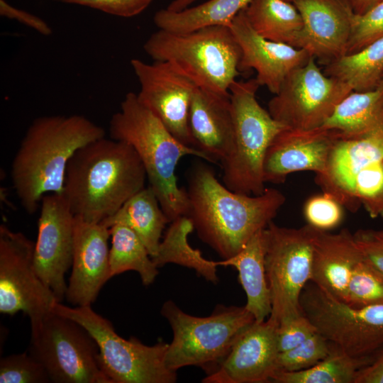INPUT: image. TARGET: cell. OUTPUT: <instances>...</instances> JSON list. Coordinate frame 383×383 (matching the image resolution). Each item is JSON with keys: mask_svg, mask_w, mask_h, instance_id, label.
Here are the masks:
<instances>
[{"mask_svg": "<svg viewBox=\"0 0 383 383\" xmlns=\"http://www.w3.org/2000/svg\"><path fill=\"white\" fill-rule=\"evenodd\" d=\"M353 11L356 15H363L383 0H349Z\"/></svg>", "mask_w": 383, "mask_h": 383, "instance_id": "cell-44", "label": "cell"}, {"mask_svg": "<svg viewBox=\"0 0 383 383\" xmlns=\"http://www.w3.org/2000/svg\"><path fill=\"white\" fill-rule=\"evenodd\" d=\"M383 161V133L355 138H338L324 171L315 181L323 192L331 195L344 208L355 212L360 206L353 193L358 172L368 165Z\"/></svg>", "mask_w": 383, "mask_h": 383, "instance_id": "cell-21", "label": "cell"}, {"mask_svg": "<svg viewBox=\"0 0 383 383\" xmlns=\"http://www.w3.org/2000/svg\"><path fill=\"white\" fill-rule=\"evenodd\" d=\"M109 231L111 278L133 270L138 273L144 285L152 284L158 274V268L135 232L121 223L113 225Z\"/></svg>", "mask_w": 383, "mask_h": 383, "instance_id": "cell-31", "label": "cell"}, {"mask_svg": "<svg viewBox=\"0 0 383 383\" xmlns=\"http://www.w3.org/2000/svg\"><path fill=\"white\" fill-rule=\"evenodd\" d=\"M277 325L255 321L238 338L218 367L204 383H264L277 371Z\"/></svg>", "mask_w": 383, "mask_h": 383, "instance_id": "cell-16", "label": "cell"}, {"mask_svg": "<svg viewBox=\"0 0 383 383\" xmlns=\"http://www.w3.org/2000/svg\"><path fill=\"white\" fill-rule=\"evenodd\" d=\"M147 179L139 156L129 144L103 137L72 156L63 194L74 216L101 223L145 188Z\"/></svg>", "mask_w": 383, "mask_h": 383, "instance_id": "cell-2", "label": "cell"}, {"mask_svg": "<svg viewBox=\"0 0 383 383\" xmlns=\"http://www.w3.org/2000/svg\"><path fill=\"white\" fill-rule=\"evenodd\" d=\"M109 131L111 138L123 141L135 150L145 167L149 186L170 222L187 216L188 195L187 189L177 184L176 167L187 155L210 162L206 155L178 140L133 92L126 94L120 110L112 116Z\"/></svg>", "mask_w": 383, "mask_h": 383, "instance_id": "cell-4", "label": "cell"}, {"mask_svg": "<svg viewBox=\"0 0 383 383\" xmlns=\"http://www.w3.org/2000/svg\"><path fill=\"white\" fill-rule=\"evenodd\" d=\"M303 21L299 48L328 63L347 52L354 13L349 0H295Z\"/></svg>", "mask_w": 383, "mask_h": 383, "instance_id": "cell-20", "label": "cell"}, {"mask_svg": "<svg viewBox=\"0 0 383 383\" xmlns=\"http://www.w3.org/2000/svg\"><path fill=\"white\" fill-rule=\"evenodd\" d=\"M252 28L265 39L299 48L301 16L284 0H251L244 9Z\"/></svg>", "mask_w": 383, "mask_h": 383, "instance_id": "cell-27", "label": "cell"}, {"mask_svg": "<svg viewBox=\"0 0 383 383\" xmlns=\"http://www.w3.org/2000/svg\"><path fill=\"white\" fill-rule=\"evenodd\" d=\"M352 89L321 70L316 58L292 70L270 100L271 116L287 128H321Z\"/></svg>", "mask_w": 383, "mask_h": 383, "instance_id": "cell-12", "label": "cell"}, {"mask_svg": "<svg viewBox=\"0 0 383 383\" xmlns=\"http://www.w3.org/2000/svg\"><path fill=\"white\" fill-rule=\"evenodd\" d=\"M250 1L209 0L179 11L164 9L155 14L154 23L160 30L177 33H189L209 26H230L233 18Z\"/></svg>", "mask_w": 383, "mask_h": 383, "instance_id": "cell-28", "label": "cell"}, {"mask_svg": "<svg viewBox=\"0 0 383 383\" xmlns=\"http://www.w3.org/2000/svg\"><path fill=\"white\" fill-rule=\"evenodd\" d=\"M353 235L365 258L383 273V228L360 229Z\"/></svg>", "mask_w": 383, "mask_h": 383, "instance_id": "cell-41", "label": "cell"}, {"mask_svg": "<svg viewBox=\"0 0 383 383\" xmlns=\"http://www.w3.org/2000/svg\"><path fill=\"white\" fill-rule=\"evenodd\" d=\"M260 85L255 78L235 81L229 89L234 139L221 162L223 184L233 192L259 195L266 187L263 162L267 150L284 126L274 120L256 98Z\"/></svg>", "mask_w": 383, "mask_h": 383, "instance_id": "cell-7", "label": "cell"}, {"mask_svg": "<svg viewBox=\"0 0 383 383\" xmlns=\"http://www.w3.org/2000/svg\"><path fill=\"white\" fill-rule=\"evenodd\" d=\"M323 72L347 84L353 91L376 89L383 79V36L355 53L327 63Z\"/></svg>", "mask_w": 383, "mask_h": 383, "instance_id": "cell-29", "label": "cell"}, {"mask_svg": "<svg viewBox=\"0 0 383 383\" xmlns=\"http://www.w3.org/2000/svg\"><path fill=\"white\" fill-rule=\"evenodd\" d=\"M109 228L74 216L72 272L65 297L75 306H91L111 279Z\"/></svg>", "mask_w": 383, "mask_h": 383, "instance_id": "cell-17", "label": "cell"}, {"mask_svg": "<svg viewBox=\"0 0 383 383\" xmlns=\"http://www.w3.org/2000/svg\"><path fill=\"white\" fill-rule=\"evenodd\" d=\"M0 14L29 26L43 35H49L52 33L51 28L42 18L24 10L16 8L5 0H0Z\"/></svg>", "mask_w": 383, "mask_h": 383, "instance_id": "cell-42", "label": "cell"}, {"mask_svg": "<svg viewBox=\"0 0 383 383\" xmlns=\"http://www.w3.org/2000/svg\"><path fill=\"white\" fill-rule=\"evenodd\" d=\"M192 146L211 163H221L230 153L234 139L232 106L228 95L196 87L189 113Z\"/></svg>", "mask_w": 383, "mask_h": 383, "instance_id": "cell-22", "label": "cell"}, {"mask_svg": "<svg viewBox=\"0 0 383 383\" xmlns=\"http://www.w3.org/2000/svg\"><path fill=\"white\" fill-rule=\"evenodd\" d=\"M74 222V215L63 194L51 193L43 197L34 262L40 279L59 302L65 297V274L72 266Z\"/></svg>", "mask_w": 383, "mask_h": 383, "instance_id": "cell-15", "label": "cell"}, {"mask_svg": "<svg viewBox=\"0 0 383 383\" xmlns=\"http://www.w3.org/2000/svg\"><path fill=\"white\" fill-rule=\"evenodd\" d=\"M104 128L82 115L45 116L27 129L11 163L13 188L33 214L43 197L63 194L68 162L84 145L105 137Z\"/></svg>", "mask_w": 383, "mask_h": 383, "instance_id": "cell-3", "label": "cell"}, {"mask_svg": "<svg viewBox=\"0 0 383 383\" xmlns=\"http://www.w3.org/2000/svg\"><path fill=\"white\" fill-rule=\"evenodd\" d=\"M197 0H174L166 8L172 11H179L189 7Z\"/></svg>", "mask_w": 383, "mask_h": 383, "instance_id": "cell-45", "label": "cell"}, {"mask_svg": "<svg viewBox=\"0 0 383 383\" xmlns=\"http://www.w3.org/2000/svg\"><path fill=\"white\" fill-rule=\"evenodd\" d=\"M160 313L173 333L165 358L167 367L177 372L185 366H198L206 375L218 367L239 335L255 321L245 306L218 305L210 316L199 317L167 300Z\"/></svg>", "mask_w": 383, "mask_h": 383, "instance_id": "cell-6", "label": "cell"}, {"mask_svg": "<svg viewBox=\"0 0 383 383\" xmlns=\"http://www.w3.org/2000/svg\"><path fill=\"white\" fill-rule=\"evenodd\" d=\"M332 345V344H331ZM370 360L350 357L332 345L329 354L315 365L301 371H276L277 383H355L360 368Z\"/></svg>", "mask_w": 383, "mask_h": 383, "instance_id": "cell-32", "label": "cell"}, {"mask_svg": "<svg viewBox=\"0 0 383 383\" xmlns=\"http://www.w3.org/2000/svg\"><path fill=\"white\" fill-rule=\"evenodd\" d=\"M355 383H383V348L358 370Z\"/></svg>", "mask_w": 383, "mask_h": 383, "instance_id": "cell-43", "label": "cell"}, {"mask_svg": "<svg viewBox=\"0 0 383 383\" xmlns=\"http://www.w3.org/2000/svg\"><path fill=\"white\" fill-rule=\"evenodd\" d=\"M34 250L35 243L23 233L0 226L1 313L23 312L30 321L50 312L58 301L35 270Z\"/></svg>", "mask_w": 383, "mask_h": 383, "instance_id": "cell-13", "label": "cell"}, {"mask_svg": "<svg viewBox=\"0 0 383 383\" xmlns=\"http://www.w3.org/2000/svg\"><path fill=\"white\" fill-rule=\"evenodd\" d=\"M284 1H288V2L293 3V1H295V0H284Z\"/></svg>", "mask_w": 383, "mask_h": 383, "instance_id": "cell-46", "label": "cell"}, {"mask_svg": "<svg viewBox=\"0 0 383 383\" xmlns=\"http://www.w3.org/2000/svg\"><path fill=\"white\" fill-rule=\"evenodd\" d=\"M230 28L240 48L239 71L254 70L260 86L276 94L294 69L312 57L306 50L264 38L250 26L243 9L232 21Z\"/></svg>", "mask_w": 383, "mask_h": 383, "instance_id": "cell-19", "label": "cell"}, {"mask_svg": "<svg viewBox=\"0 0 383 383\" xmlns=\"http://www.w3.org/2000/svg\"><path fill=\"white\" fill-rule=\"evenodd\" d=\"M338 138L336 131L324 127L312 130L284 128L267 150L263 162L265 183H282L295 172H323Z\"/></svg>", "mask_w": 383, "mask_h": 383, "instance_id": "cell-18", "label": "cell"}, {"mask_svg": "<svg viewBox=\"0 0 383 383\" xmlns=\"http://www.w3.org/2000/svg\"><path fill=\"white\" fill-rule=\"evenodd\" d=\"M322 127L336 131L342 138L383 133V79L373 90L350 93Z\"/></svg>", "mask_w": 383, "mask_h": 383, "instance_id": "cell-25", "label": "cell"}, {"mask_svg": "<svg viewBox=\"0 0 383 383\" xmlns=\"http://www.w3.org/2000/svg\"><path fill=\"white\" fill-rule=\"evenodd\" d=\"M317 228L279 226L273 221L265 228V265L272 311L267 318L275 324L301 314L300 296L311 279L313 243Z\"/></svg>", "mask_w": 383, "mask_h": 383, "instance_id": "cell-10", "label": "cell"}, {"mask_svg": "<svg viewBox=\"0 0 383 383\" xmlns=\"http://www.w3.org/2000/svg\"><path fill=\"white\" fill-rule=\"evenodd\" d=\"M187 182V216L199 238L223 260L235 255L256 233L265 229L286 200L283 193L274 188L252 196L233 192L204 162L192 166Z\"/></svg>", "mask_w": 383, "mask_h": 383, "instance_id": "cell-1", "label": "cell"}, {"mask_svg": "<svg viewBox=\"0 0 383 383\" xmlns=\"http://www.w3.org/2000/svg\"><path fill=\"white\" fill-rule=\"evenodd\" d=\"M331 348V343L316 332L294 348L279 352L277 371L296 372L308 369L324 359Z\"/></svg>", "mask_w": 383, "mask_h": 383, "instance_id": "cell-35", "label": "cell"}, {"mask_svg": "<svg viewBox=\"0 0 383 383\" xmlns=\"http://www.w3.org/2000/svg\"><path fill=\"white\" fill-rule=\"evenodd\" d=\"M299 304L316 331L350 357L371 360L383 348V305L353 308L311 281Z\"/></svg>", "mask_w": 383, "mask_h": 383, "instance_id": "cell-11", "label": "cell"}, {"mask_svg": "<svg viewBox=\"0 0 383 383\" xmlns=\"http://www.w3.org/2000/svg\"><path fill=\"white\" fill-rule=\"evenodd\" d=\"M363 257L353 233L347 228L338 233L317 229L311 282L344 302L353 270Z\"/></svg>", "mask_w": 383, "mask_h": 383, "instance_id": "cell-23", "label": "cell"}, {"mask_svg": "<svg viewBox=\"0 0 383 383\" xmlns=\"http://www.w3.org/2000/svg\"><path fill=\"white\" fill-rule=\"evenodd\" d=\"M383 36V2L363 15L354 14L346 55L355 53Z\"/></svg>", "mask_w": 383, "mask_h": 383, "instance_id": "cell-37", "label": "cell"}, {"mask_svg": "<svg viewBox=\"0 0 383 383\" xmlns=\"http://www.w3.org/2000/svg\"><path fill=\"white\" fill-rule=\"evenodd\" d=\"M99 10L113 16L130 18L145 10L153 0H53Z\"/></svg>", "mask_w": 383, "mask_h": 383, "instance_id": "cell-40", "label": "cell"}, {"mask_svg": "<svg viewBox=\"0 0 383 383\" xmlns=\"http://www.w3.org/2000/svg\"><path fill=\"white\" fill-rule=\"evenodd\" d=\"M52 311L72 319L95 340L101 370L111 383H174L177 372L165 365L169 344L160 341L153 345L143 344L131 337H121L112 323L91 306L70 307L56 302Z\"/></svg>", "mask_w": 383, "mask_h": 383, "instance_id": "cell-8", "label": "cell"}, {"mask_svg": "<svg viewBox=\"0 0 383 383\" xmlns=\"http://www.w3.org/2000/svg\"><path fill=\"white\" fill-rule=\"evenodd\" d=\"M344 303L357 309L383 305V273L365 257L353 270Z\"/></svg>", "mask_w": 383, "mask_h": 383, "instance_id": "cell-33", "label": "cell"}, {"mask_svg": "<svg viewBox=\"0 0 383 383\" xmlns=\"http://www.w3.org/2000/svg\"><path fill=\"white\" fill-rule=\"evenodd\" d=\"M343 208L331 195L323 192L322 194L310 197L306 201L304 213L307 224L327 231L341 223Z\"/></svg>", "mask_w": 383, "mask_h": 383, "instance_id": "cell-38", "label": "cell"}, {"mask_svg": "<svg viewBox=\"0 0 383 383\" xmlns=\"http://www.w3.org/2000/svg\"><path fill=\"white\" fill-rule=\"evenodd\" d=\"M316 332L315 326L302 313L279 324L277 330L279 351L294 348Z\"/></svg>", "mask_w": 383, "mask_h": 383, "instance_id": "cell-39", "label": "cell"}, {"mask_svg": "<svg viewBox=\"0 0 383 383\" xmlns=\"http://www.w3.org/2000/svg\"><path fill=\"white\" fill-rule=\"evenodd\" d=\"M155 61H167L199 87L224 95L240 74V48L230 28L215 26L184 33L159 29L144 44Z\"/></svg>", "mask_w": 383, "mask_h": 383, "instance_id": "cell-5", "label": "cell"}, {"mask_svg": "<svg viewBox=\"0 0 383 383\" xmlns=\"http://www.w3.org/2000/svg\"><path fill=\"white\" fill-rule=\"evenodd\" d=\"M353 193L371 218H383V161L371 163L358 172Z\"/></svg>", "mask_w": 383, "mask_h": 383, "instance_id": "cell-34", "label": "cell"}, {"mask_svg": "<svg viewBox=\"0 0 383 383\" xmlns=\"http://www.w3.org/2000/svg\"><path fill=\"white\" fill-rule=\"evenodd\" d=\"M160 241L157 254L152 260L157 268L174 263L194 270L198 274L213 283L218 280L216 261L204 258L201 252L193 248L188 235L194 230L192 220L187 216L173 221Z\"/></svg>", "mask_w": 383, "mask_h": 383, "instance_id": "cell-30", "label": "cell"}, {"mask_svg": "<svg viewBox=\"0 0 383 383\" xmlns=\"http://www.w3.org/2000/svg\"><path fill=\"white\" fill-rule=\"evenodd\" d=\"M30 328L28 353L50 382L111 383L99 367L95 340L80 324L51 311L30 321Z\"/></svg>", "mask_w": 383, "mask_h": 383, "instance_id": "cell-9", "label": "cell"}, {"mask_svg": "<svg viewBox=\"0 0 383 383\" xmlns=\"http://www.w3.org/2000/svg\"><path fill=\"white\" fill-rule=\"evenodd\" d=\"M264 230L256 233L235 255L216 261L217 266H231L238 270L240 283L247 297L245 306L257 322L265 321L272 311L265 265Z\"/></svg>", "mask_w": 383, "mask_h": 383, "instance_id": "cell-24", "label": "cell"}, {"mask_svg": "<svg viewBox=\"0 0 383 383\" xmlns=\"http://www.w3.org/2000/svg\"><path fill=\"white\" fill-rule=\"evenodd\" d=\"M169 219L149 186L130 198L113 216L101 222L107 228L125 224L140 238L151 257L158 250L162 231Z\"/></svg>", "mask_w": 383, "mask_h": 383, "instance_id": "cell-26", "label": "cell"}, {"mask_svg": "<svg viewBox=\"0 0 383 383\" xmlns=\"http://www.w3.org/2000/svg\"><path fill=\"white\" fill-rule=\"evenodd\" d=\"M45 382H50L45 370L29 353L1 358L0 383Z\"/></svg>", "mask_w": 383, "mask_h": 383, "instance_id": "cell-36", "label": "cell"}, {"mask_svg": "<svg viewBox=\"0 0 383 383\" xmlns=\"http://www.w3.org/2000/svg\"><path fill=\"white\" fill-rule=\"evenodd\" d=\"M131 65L139 82V101L150 110L181 143L192 146L189 128L192 97L197 87L167 61L150 64L132 59Z\"/></svg>", "mask_w": 383, "mask_h": 383, "instance_id": "cell-14", "label": "cell"}]
</instances>
